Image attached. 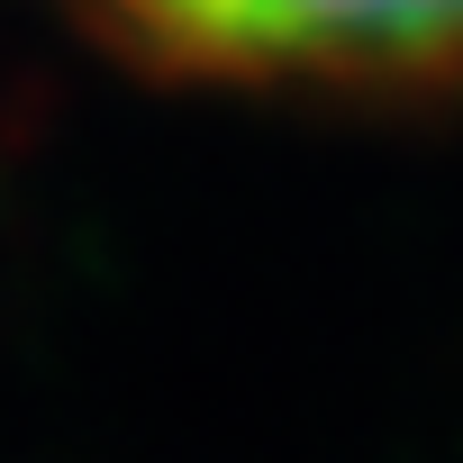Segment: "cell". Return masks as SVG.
I'll list each match as a JSON object with an SVG mask.
<instances>
[{
  "mask_svg": "<svg viewBox=\"0 0 463 463\" xmlns=\"http://www.w3.org/2000/svg\"><path fill=\"white\" fill-rule=\"evenodd\" d=\"M173 82L264 100H427L463 91V0H64Z\"/></svg>",
  "mask_w": 463,
  "mask_h": 463,
  "instance_id": "6da1fadb",
  "label": "cell"
}]
</instances>
